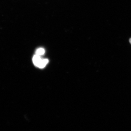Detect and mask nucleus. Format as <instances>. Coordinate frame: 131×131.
Returning <instances> with one entry per match:
<instances>
[{
    "instance_id": "nucleus-1",
    "label": "nucleus",
    "mask_w": 131,
    "mask_h": 131,
    "mask_svg": "<svg viewBox=\"0 0 131 131\" xmlns=\"http://www.w3.org/2000/svg\"><path fill=\"white\" fill-rule=\"evenodd\" d=\"M32 61L35 66L40 69H43L46 66L49 61L47 59L41 58L40 56L36 54L33 57Z\"/></svg>"
},
{
    "instance_id": "nucleus-2",
    "label": "nucleus",
    "mask_w": 131,
    "mask_h": 131,
    "mask_svg": "<svg viewBox=\"0 0 131 131\" xmlns=\"http://www.w3.org/2000/svg\"><path fill=\"white\" fill-rule=\"evenodd\" d=\"M45 53V49L43 48H39L36 51V54L39 56L43 55Z\"/></svg>"
},
{
    "instance_id": "nucleus-3",
    "label": "nucleus",
    "mask_w": 131,
    "mask_h": 131,
    "mask_svg": "<svg viewBox=\"0 0 131 131\" xmlns=\"http://www.w3.org/2000/svg\"><path fill=\"white\" fill-rule=\"evenodd\" d=\"M129 42H130L131 44V38L130 39V40H129Z\"/></svg>"
}]
</instances>
